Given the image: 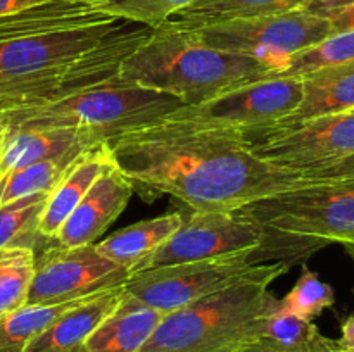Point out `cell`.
Returning a JSON list of instances; mask_svg holds the SVG:
<instances>
[{
    "instance_id": "6da1fadb",
    "label": "cell",
    "mask_w": 354,
    "mask_h": 352,
    "mask_svg": "<svg viewBox=\"0 0 354 352\" xmlns=\"http://www.w3.org/2000/svg\"><path fill=\"white\" fill-rule=\"evenodd\" d=\"M121 171L145 200L169 195L194 211L232 213L308 183L266 161L245 131L165 117L109 141Z\"/></svg>"
},
{
    "instance_id": "7a4b0ae2",
    "label": "cell",
    "mask_w": 354,
    "mask_h": 352,
    "mask_svg": "<svg viewBox=\"0 0 354 352\" xmlns=\"http://www.w3.org/2000/svg\"><path fill=\"white\" fill-rule=\"evenodd\" d=\"M107 19L0 41V113L37 106L118 75L152 28Z\"/></svg>"
},
{
    "instance_id": "3957f363",
    "label": "cell",
    "mask_w": 354,
    "mask_h": 352,
    "mask_svg": "<svg viewBox=\"0 0 354 352\" xmlns=\"http://www.w3.org/2000/svg\"><path fill=\"white\" fill-rule=\"evenodd\" d=\"M279 71L245 55L207 47L194 31L165 23L121 62L118 76L196 107L221 93Z\"/></svg>"
},
{
    "instance_id": "277c9868",
    "label": "cell",
    "mask_w": 354,
    "mask_h": 352,
    "mask_svg": "<svg viewBox=\"0 0 354 352\" xmlns=\"http://www.w3.org/2000/svg\"><path fill=\"white\" fill-rule=\"evenodd\" d=\"M289 268L258 262L234 285L165 314L140 352H235L259 340L265 320L280 306L268 286Z\"/></svg>"
},
{
    "instance_id": "5b68a950",
    "label": "cell",
    "mask_w": 354,
    "mask_h": 352,
    "mask_svg": "<svg viewBox=\"0 0 354 352\" xmlns=\"http://www.w3.org/2000/svg\"><path fill=\"white\" fill-rule=\"evenodd\" d=\"M239 211L268 231L256 262L277 255L290 266L327 245L354 242V179L308 182Z\"/></svg>"
},
{
    "instance_id": "8992f818",
    "label": "cell",
    "mask_w": 354,
    "mask_h": 352,
    "mask_svg": "<svg viewBox=\"0 0 354 352\" xmlns=\"http://www.w3.org/2000/svg\"><path fill=\"white\" fill-rule=\"evenodd\" d=\"M183 107L175 97L120 76L37 106L2 110L6 128H76L109 144L127 131L156 123Z\"/></svg>"
},
{
    "instance_id": "52a82bcc",
    "label": "cell",
    "mask_w": 354,
    "mask_h": 352,
    "mask_svg": "<svg viewBox=\"0 0 354 352\" xmlns=\"http://www.w3.org/2000/svg\"><path fill=\"white\" fill-rule=\"evenodd\" d=\"M190 31L207 47L256 59L280 75L290 59L330 37L332 24L327 17L294 9Z\"/></svg>"
},
{
    "instance_id": "ba28073f",
    "label": "cell",
    "mask_w": 354,
    "mask_h": 352,
    "mask_svg": "<svg viewBox=\"0 0 354 352\" xmlns=\"http://www.w3.org/2000/svg\"><path fill=\"white\" fill-rule=\"evenodd\" d=\"M258 264L252 252L142 269L130 275L124 290L161 314L178 311L244 278Z\"/></svg>"
},
{
    "instance_id": "9c48e42d",
    "label": "cell",
    "mask_w": 354,
    "mask_h": 352,
    "mask_svg": "<svg viewBox=\"0 0 354 352\" xmlns=\"http://www.w3.org/2000/svg\"><path fill=\"white\" fill-rule=\"evenodd\" d=\"M178 230L154 252L147 268L203 261L223 255L258 254L268 231L242 211H194L185 207Z\"/></svg>"
},
{
    "instance_id": "30bf717a",
    "label": "cell",
    "mask_w": 354,
    "mask_h": 352,
    "mask_svg": "<svg viewBox=\"0 0 354 352\" xmlns=\"http://www.w3.org/2000/svg\"><path fill=\"white\" fill-rule=\"evenodd\" d=\"M131 273L97 252L95 244L59 247L52 244L37 254L26 306L71 302L121 286Z\"/></svg>"
},
{
    "instance_id": "8fae6325",
    "label": "cell",
    "mask_w": 354,
    "mask_h": 352,
    "mask_svg": "<svg viewBox=\"0 0 354 352\" xmlns=\"http://www.w3.org/2000/svg\"><path fill=\"white\" fill-rule=\"evenodd\" d=\"M303 100V79L270 76L221 93L201 106H183L168 117L196 119L258 133L289 117Z\"/></svg>"
},
{
    "instance_id": "7c38bea8",
    "label": "cell",
    "mask_w": 354,
    "mask_h": 352,
    "mask_svg": "<svg viewBox=\"0 0 354 352\" xmlns=\"http://www.w3.org/2000/svg\"><path fill=\"white\" fill-rule=\"evenodd\" d=\"M248 137L263 159L306 175L354 154V113L315 117Z\"/></svg>"
},
{
    "instance_id": "4fadbf2b",
    "label": "cell",
    "mask_w": 354,
    "mask_h": 352,
    "mask_svg": "<svg viewBox=\"0 0 354 352\" xmlns=\"http://www.w3.org/2000/svg\"><path fill=\"white\" fill-rule=\"evenodd\" d=\"M135 193L133 182L111 159L82 202L59 228L54 244L59 247H82L97 238L118 219Z\"/></svg>"
},
{
    "instance_id": "5bb4252c",
    "label": "cell",
    "mask_w": 354,
    "mask_h": 352,
    "mask_svg": "<svg viewBox=\"0 0 354 352\" xmlns=\"http://www.w3.org/2000/svg\"><path fill=\"white\" fill-rule=\"evenodd\" d=\"M123 295L124 285L86 297L37 335L24 352H80L86 338L116 311Z\"/></svg>"
},
{
    "instance_id": "9a60e30c",
    "label": "cell",
    "mask_w": 354,
    "mask_h": 352,
    "mask_svg": "<svg viewBox=\"0 0 354 352\" xmlns=\"http://www.w3.org/2000/svg\"><path fill=\"white\" fill-rule=\"evenodd\" d=\"M95 144L100 141L76 128H6L0 145V176Z\"/></svg>"
},
{
    "instance_id": "2e32d148",
    "label": "cell",
    "mask_w": 354,
    "mask_h": 352,
    "mask_svg": "<svg viewBox=\"0 0 354 352\" xmlns=\"http://www.w3.org/2000/svg\"><path fill=\"white\" fill-rule=\"evenodd\" d=\"M111 159H113V154L107 141H100L85 148L75 159L61 182L48 193L47 204L40 217V226H38L41 237L54 240L59 228L75 211V207L82 202L85 193L95 183L104 168L109 164Z\"/></svg>"
},
{
    "instance_id": "e0dca14e",
    "label": "cell",
    "mask_w": 354,
    "mask_h": 352,
    "mask_svg": "<svg viewBox=\"0 0 354 352\" xmlns=\"http://www.w3.org/2000/svg\"><path fill=\"white\" fill-rule=\"evenodd\" d=\"M301 79H303V100L297 109L279 124L263 131L279 130L315 117L354 110V61L315 69L301 76Z\"/></svg>"
},
{
    "instance_id": "ac0fdd59",
    "label": "cell",
    "mask_w": 354,
    "mask_h": 352,
    "mask_svg": "<svg viewBox=\"0 0 354 352\" xmlns=\"http://www.w3.org/2000/svg\"><path fill=\"white\" fill-rule=\"evenodd\" d=\"M162 316L124 290L116 311L86 338L80 352H140Z\"/></svg>"
},
{
    "instance_id": "d6986e66",
    "label": "cell",
    "mask_w": 354,
    "mask_h": 352,
    "mask_svg": "<svg viewBox=\"0 0 354 352\" xmlns=\"http://www.w3.org/2000/svg\"><path fill=\"white\" fill-rule=\"evenodd\" d=\"M180 224L182 213L173 211L152 219L130 224L95 244V248L100 255L133 275L147 268V262L154 252L178 230Z\"/></svg>"
},
{
    "instance_id": "ffe728a7",
    "label": "cell",
    "mask_w": 354,
    "mask_h": 352,
    "mask_svg": "<svg viewBox=\"0 0 354 352\" xmlns=\"http://www.w3.org/2000/svg\"><path fill=\"white\" fill-rule=\"evenodd\" d=\"M304 2L306 0H194L169 17L168 24L182 30H197L228 21L303 9Z\"/></svg>"
},
{
    "instance_id": "44dd1931",
    "label": "cell",
    "mask_w": 354,
    "mask_h": 352,
    "mask_svg": "<svg viewBox=\"0 0 354 352\" xmlns=\"http://www.w3.org/2000/svg\"><path fill=\"white\" fill-rule=\"evenodd\" d=\"M48 193H35L0 206V251L24 247L37 252L38 244H52L40 235V217L47 204Z\"/></svg>"
},
{
    "instance_id": "7402d4cb",
    "label": "cell",
    "mask_w": 354,
    "mask_h": 352,
    "mask_svg": "<svg viewBox=\"0 0 354 352\" xmlns=\"http://www.w3.org/2000/svg\"><path fill=\"white\" fill-rule=\"evenodd\" d=\"M82 152H69L0 176V206L35 193L52 192Z\"/></svg>"
},
{
    "instance_id": "603a6c76",
    "label": "cell",
    "mask_w": 354,
    "mask_h": 352,
    "mask_svg": "<svg viewBox=\"0 0 354 352\" xmlns=\"http://www.w3.org/2000/svg\"><path fill=\"white\" fill-rule=\"evenodd\" d=\"M86 299V297H85ZM71 300L54 306H24L0 320V352H24L31 340L40 335L61 314L82 302Z\"/></svg>"
},
{
    "instance_id": "cb8c5ba5",
    "label": "cell",
    "mask_w": 354,
    "mask_h": 352,
    "mask_svg": "<svg viewBox=\"0 0 354 352\" xmlns=\"http://www.w3.org/2000/svg\"><path fill=\"white\" fill-rule=\"evenodd\" d=\"M37 252L12 247L0 251V320L26 306Z\"/></svg>"
},
{
    "instance_id": "d4e9b609",
    "label": "cell",
    "mask_w": 354,
    "mask_h": 352,
    "mask_svg": "<svg viewBox=\"0 0 354 352\" xmlns=\"http://www.w3.org/2000/svg\"><path fill=\"white\" fill-rule=\"evenodd\" d=\"M259 340L280 349V351H320L334 345V340L324 337L313 321H304L280 306L270 314L263 324V335Z\"/></svg>"
},
{
    "instance_id": "484cf974",
    "label": "cell",
    "mask_w": 354,
    "mask_h": 352,
    "mask_svg": "<svg viewBox=\"0 0 354 352\" xmlns=\"http://www.w3.org/2000/svg\"><path fill=\"white\" fill-rule=\"evenodd\" d=\"M92 9L113 19L158 28L194 0H86Z\"/></svg>"
},
{
    "instance_id": "4316f807",
    "label": "cell",
    "mask_w": 354,
    "mask_h": 352,
    "mask_svg": "<svg viewBox=\"0 0 354 352\" xmlns=\"http://www.w3.org/2000/svg\"><path fill=\"white\" fill-rule=\"evenodd\" d=\"M335 293L328 283L315 271L303 266V275L289 293L280 300V309L304 321H315L325 309L334 306Z\"/></svg>"
},
{
    "instance_id": "83f0119b",
    "label": "cell",
    "mask_w": 354,
    "mask_h": 352,
    "mask_svg": "<svg viewBox=\"0 0 354 352\" xmlns=\"http://www.w3.org/2000/svg\"><path fill=\"white\" fill-rule=\"evenodd\" d=\"M354 61V28L353 30L334 33L315 47L301 52L289 61L280 76H301L325 68V66L342 64Z\"/></svg>"
},
{
    "instance_id": "f1b7e54d",
    "label": "cell",
    "mask_w": 354,
    "mask_h": 352,
    "mask_svg": "<svg viewBox=\"0 0 354 352\" xmlns=\"http://www.w3.org/2000/svg\"><path fill=\"white\" fill-rule=\"evenodd\" d=\"M308 182H353L354 179V154L341 159L335 164L327 166L318 171H311L303 175Z\"/></svg>"
},
{
    "instance_id": "f546056e",
    "label": "cell",
    "mask_w": 354,
    "mask_h": 352,
    "mask_svg": "<svg viewBox=\"0 0 354 352\" xmlns=\"http://www.w3.org/2000/svg\"><path fill=\"white\" fill-rule=\"evenodd\" d=\"M303 9L330 19L344 10L354 9V0H306Z\"/></svg>"
},
{
    "instance_id": "4dcf8cb0",
    "label": "cell",
    "mask_w": 354,
    "mask_h": 352,
    "mask_svg": "<svg viewBox=\"0 0 354 352\" xmlns=\"http://www.w3.org/2000/svg\"><path fill=\"white\" fill-rule=\"evenodd\" d=\"M57 2V0H0V16L21 12V10L31 9V7L45 6V3Z\"/></svg>"
},
{
    "instance_id": "1f68e13d",
    "label": "cell",
    "mask_w": 354,
    "mask_h": 352,
    "mask_svg": "<svg viewBox=\"0 0 354 352\" xmlns=\"http://www.w3.org/2000/svg\"><path fill=\"white\" fill-rule=\"evenodd\" d=\"M335 347L354 351V313L349 314L341 324V338L335 340Z\"/></svg>"
},
{
    "instance_id": "d6a6232c",
    "label": "cell",
    "mask_w": 354,
    "mask_h": 352,
    "mask_svg": "<svg viewBox=\"0 0 354 352\" xmlns=\"http://www.w3.org/2000/svg\"><path fill=\"white\" fill-rule=\"evenodd\" d=\"M334 349H335V340H334V345H332V347L320 349V351H303V352H334ZM235 352H292V351H280V349L273 347V345L266 344V342L254 340V342H251V344L242 345V347L237 349Z\"/></svg>"
},
{
    "instance_id": "836d02e7",
    "label": "cell",
    "mask_w": 354,
    "mask_h": 352,
    "mask_svg": "<svg viewBox=\"0 0 354 352\" xmlns=\"http://www.w3.org/2000/svg\"><path fill=\"white\" fill-rule=\"evenodd\" d=\"M330 24H332V35L353 30L354 28V9L344 10V12L330 17Z\"/></svg>"
},
{
    "instance_id": "e575fe53",
    "label": "cell",
    "mask_w": 354,
    "mask_h": 352,
    "mask_svg": "<svg viewBox=\"0 0 354 352\" xmlns=\"http://www.w3.org/2000/svg\"><path fill=\"white\" fill-rule=\"evenodd\" d=\"M342 248L346 251V254L349 255V259L354 262V242H344V244H341Z\"/></svg>"
},
{
    "instance_id": "d590c367",
    "label": "cell",
    "mask_w": 354,
    "mask_h": 352,
    "mask_svg": "<svg viewBox=\"0 0 354 352\" xmlns=\"http://www.w3.org/2000/svg\"><path fill=\"white\" fill-rule=\"evenodd\" d=\"M3 137H6V124H3L2 121H0V145H2Z\"/></svg>"
},
{
    "instance_id": "8d00e7d4",
    "label": "cell",
    "mask_w": 354,
    "mask_h": 352,
    "mask_svg": "<svg viewBox=\"0 0 354 352\" xmlns=\"http://www.w3.org/2000/svg\"><path fill=\"white\" fill-rule=\"evenodd\" d=\"M334 352H354V351H349V349H339V347H335Z\"/></svg>"
},
{
    "instance_id": "74e56055",
    "label": "cell",
    "mask_w": 354,
    "mask_h": 352,
    "mask_svg": "<svg viewBox=\"0 0 354 352\" xmlns=\"http://www.w3.org/2000/svg\"><path fill=\"white\" fill-rule=\"evenodd\" d=\"M351 113H354V110H351Z\"/></svg>"
}]
</instances>
